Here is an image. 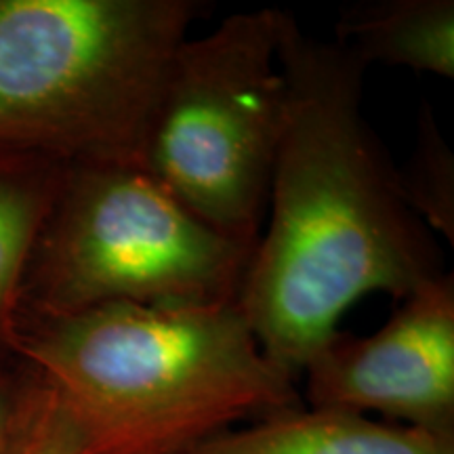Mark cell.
Returning a JSON list of instances; mask_svg holds the SVG:
<instances>
[{"mask_svg": "<svg viewBox=\"0 0 454 454\" xmlns=\"http://www.w3.org/2000/svg\"><path fill=\"white\" fill-rule=\"evenodd\" d=\"M21 170H0V317L7 316L27 254L49 211L47 187Z\"/></svg>", "mask_w": 454, "mask_h": 454, "instance_id": "obj_10", "label": "cell"}, {"mask_svg": "<svg viewBox=\"0 0 454 454\" xmlns=\"http://www.w3.org/2000/svg\"><path fill=\"white\" fill-rule=\"evenodd\" d=\"M82 454H184L238 423L301 408L238 299L112 303L47 317L21 345Z\"/></svg>", "mask_w": 454, "mask_h": 454, "instance_id": "obj_2", "label": "cell"}, {"mask_svg": "<svg viewBox=\"0 0 454 454\" xmlns=\"http://www.w3.org/2000/svg\"><path fill=\"white\" fill-rule=\"evenodd\" d=\"M184 454H454V435L311 406L227 429Z\"/></svg>", "mask_w": 454, "mask_h": 454, "instance_id": "obj_7", "label": "cell"}, {"mask_svg": "<svg viewBox=\"0 0 454 454\" xmlns=\"http://www.w3.org/2000/svg\"><path fill=\"white\" fill-rule=\"evenodd\" d=\"M397 179L414 217L454 244V154L427 106L419 114L417 144L406 167L397 168Z\"/></svg>", "mask_w": 454, "mask_h": 454, "instance_id": "obj_9", "label": "cell"}, {"mask_svg": "<svg viewBox=\"0 0 454 454\" xmlns=\"http://www.w3.org/2000/svg\"><path fill=\"white\" fill-rule=\"evenodd\" d=\"M198 0H0V139L141 164Z\"/></svg>", "mask_w": 454, "mask_h": 454, "instance_id": "obj_3", "label": "cell"}, {"mask_svg": "<svg viewBox=\"0 0 454 454\" xmlns=\"http://www.w3.org/2000/svg\"><path fill=\"white\" fill-rule=\"evenodd\" d=\"M278 55L284 130L238 303L263 354L297 379L357 299L400 301L444 270L362 112L366 67L301 30L286 11Z\"/></svg>", "mask_w": 454, "mask_h": 454, "instance_id": "obj_1", "label": "cell"}, {"mask_svg": "<svg viewBox=\"0 0 454 454\" xmlns=\"http://www.w3.org/2000/svg\"><path fill=\"white\" fill-rule=\"evenodd\" d=\"M21 411H24V404H15L9 391L0 387V454L7 452L11 440H13Z\"/></svg>", "mask_w": 454, "mask_h": 454, "instance_id": "obj_12", "label": "cell"}, {"mask_svg": "<svg viewBox=\"0 0 454 454\" xmlns=\"http://www.w3.org/2000/svg\"><path fill=\"white\" fill-rule=\"evenodd\" d=\"M4 454H82L81 438L47 385L24 402Z\"/></svg>", "mask_w": 454, "mask_h": 454, "instance_id": "obj_11", "label": "cell"}, {"mask_svg": "<svg viewBox=\"0 0 454 454\" xmlns=\"http://www.w3.org/2000/svg\"><path fill=\"white\" fill-rule=\"evenodd\" d=\"M280 9L238 11L170 61L141 164L221 234L257 247L286 114Z\"/></svg>", "mask_w": 454, "mask_h": 454, "instance_id": "obj_4", "label": "cell"}, {"mask_svg": "<svg viewBox=\"0 0 454 454\" xmlns=\"http://www.w3.org/2000/svg\"><path fill=\"white\" fill-rule=\"evenodd\" d=\"M303 372L314 408L377 411L411 427L452 434V274L444 271L408 293L371 337L337 331Z\"/></svg>", "mask_w": 454, "mask_h": 454, "instance_id": "obj_6", "label": "cell"}, {"mask_svg": "<svg viewBox=\"0 0 454 454\" xmlns=\"http://www.w3.org/2000/svg\"><path fill=\"white\" fill-rule=\"evenodd\" d=\"M374 64L454 76V0H372L345 9L334 41Z\"/></svg>", "mask_w": 454, "mask_h": 454, "instance_id": "obj_8", "label": "cell"}, {"mask_svg": "<svg viewBox=\"0 0 454 454\" xmlns=\"http://www.w3.org/2000/svg\"><path fill=\"white\" fill-rule=\"evenodd\" d=\"M67 177L61 213L44 238L47 317L112 303L238 299L254 247L198 219L144 164H76Z\"/></svg>", "mask_w": 454, "mask_h": 454, "instance_id": "obj_5", "label": "cell"}]
</instances>
